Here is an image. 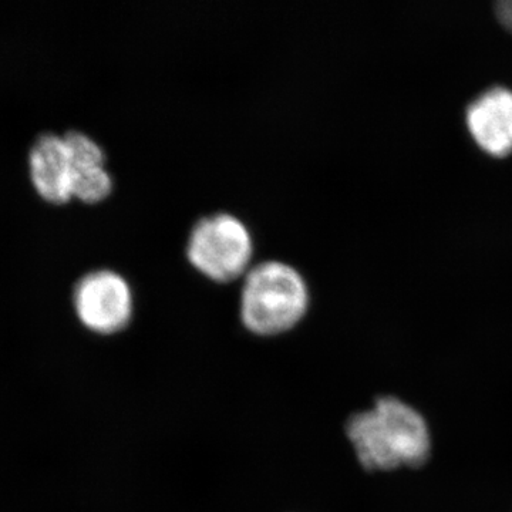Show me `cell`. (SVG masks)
I'll list each match as a JSON object with an SVG mask.
<instances>
[{
	"mask_svg": "<svg viewBox=\"0 0 512 512\" xmlns=\"http://www.w3.org/2000/svg\"><path fill=\"white\" fill-rule=\"evenodd\" d=\"M73 305L87 329L114 335L126 329L133 318V291L127 279L114 269H94L74 286Z\"/></svg>",
	"mask_w": 512,
	"mask_h": 512,
	"instance_id": "cell-4",
	"label": "cell"
},
{
	"mask_svg": "<svg viewBox=\"0 0 512 512\" xmlns=\"http://www.w3.org/2000/svg\"><path fill=\"white\" fill-rule=\"evenodd\" d=\"M29 174L43 200L56 205L72 200V161L63 134L45 131L33 140Z\"/></svg>",
	"mask_w": 512,
	"mask_h": 512,
	"instance_id": "cell-5",
	"label": "cell"
},
{
	"mask_svg": "<svg viewBox=\"0 0 512 512\" xmlns=\"http://www.w3.org/2000/svg\"><path fill=\"white\" fill-rule=\"evenodd\" d=\"M346 434L357 460L370 471L420 467L431 454L426 419L396 397H382L370 409L350 417Z\"/></svg>",
	"mask_w": 512,
	"mask_h": 512,
	"instance_id": "cell-1",
	"label": "cell"
},
{
	"mask_svg": "<svg viewBox=\"0 0 512 512\" xmlns=\"http://www.w3.org/2000/svg\"><path fill=\"white\" fill-rule=\"evenodd\" d=\"M185 255L200 274L218 284L245 276L251 268L254 239L237 215L228 211L204 215L192 225Z\"/></svg>",
	"mask_w": 512,
	"mask_h": 512,
	"instance_id": "cell-3",
	"label": "cell"
},
{
	"mask_svg": "<svg viewBox=\"0 0 512 512\" xmlns=\"http://www.w3.org/2000/svg\"><path fill=\"white\" fill-rule=\"evenodd\" d=\"M497 18L503 23L505 28L512 32V2H500L495 5Z\"/></svg>",
	"mask_w": 512,
	"mask_h": 512,
	"instance_id": "cell-8",
	"label": "cell"
},
{
	"mask_svg": "<svg viewBox=\"0 0 512 512\" xmlns=\"http://www.w3.org/2000/svg\"><path fill=\"white\" fill-rule=\"evenodd\" d=\"M308 284L288 262L266 259L244 276L239 312L245 328L258 336H276L295 328L309 309Z\"/></svg>",
	"mask_w": 512,
	"mask_h": 512,
	"instance_id": "cell-2",
	"label": "cell"
},
{
	"mask_svg": "<svg viewBox=\"0 0 512 512\" xmlns=\"http://www.w3.org/2000/svg\"><path fill=\"white\" fill-rule=\"evenodd\" d=\"M72 161V192L86 204H99L113 192V175L106 167L104 148L89 134L69 130L63 134Z\"/></svg>",
	"mask_w": 512,
	"mask_h": 512,
	"instance_id": "cell-7",
	"label": "cell"
},
{
	"mask_svg": "<svg viewBox=\"0 0 512 512\" xmlns=\"http://www.w3.org/2000/svg\"><path fill=\"white\" fill-rule=\"evenodd\" d=\"M467 126L481 150L493 157L512 153V92L494 87L468 106Z\"/></svg>",
	"mask_w": 512,
	"mask_h": 512,
	"instance_id": "cell-6",
	"label": "cell"
}]
</instances>
